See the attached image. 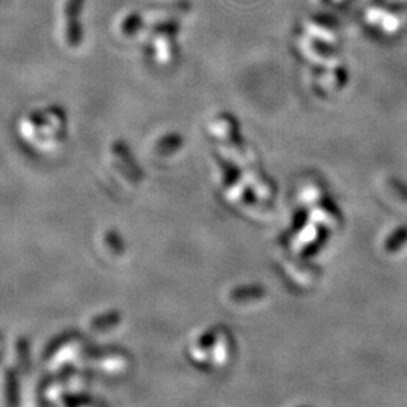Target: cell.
Returning a JSON list of instances; mask_svg holds the SVG:
<instances>
[{"instance_id": "1", "label": "cell", "mask_w": 407, "mask_h": 407, "mask_svg": "<svg viewBox=\"0 0 407 407\" xmlns=\"http://www.w3.org/2000/svg\"><path fill=\"white\" fill-rule=\"evenodd\" d=\"M84 0H66L64 6L65 20V41L68 47L78 48L83 38L80 15L83 11Z\"/></svg>"}, {"instance_id": "2", "label": "cell", "mask_w": 407, "mask_h": 407, "mask_svg": "<svg viewBox=\"0 0 407 407\" xmlns=\"http://www.w3.org/2000/svg\"><path fill=\"white\" fill-rule=\"evenodd\" d=\"M110 150H112V154L115 156L118 165H121L124 168V171L129 174V177H132L133 180H139V178H142V171L138 165V160L134 159L130 147L127 145V142L116 139L112 143Z\"/></svg>"}, {"instance_id": "3", "label": "cell", "mask_w": 407, "mask_h": 407, "mask_svg": "<svg viewBox=\"0 0 407 407\" xmlns=\"http://www.w3.org/2000/svg\"><path fill=\"white\" fill-rule=\"evenodd\" d=\"M183 147V138L178 133H166L154 143V151L159 156H171Z\"/></svg>"}, {"instance_id": "4", "label": "cell", "mask_w": 407, "mask_h": 407, "mask_svg": "<svg viewBox=\"0 0 407 407\" xmlns=\"http://www.w3.org/2000/svg\"><path fill=\"white\" fill-rule=\"evenodd\" d=\"M143 26V19L139 12H130L127 14L121 24H120V30L124 37H133L138 33Z\"/></svg>"}]
</instances>
